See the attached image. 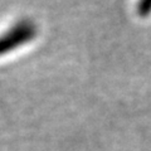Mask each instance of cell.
Returning <instances> with one entry per match:
<instances>
[{
	"label": "cell",
	"mask_w": 151,
	"mask_h": 151,
	"mask_svg": "<svg viewBox=\"0 0 151 151\" xmlns=\"http://www.w3.org/2000/svg\"><path fill=\"white\" fill-rule=\"evenodd\" d=\"M37 35V27L29 19H23L0 35V57L30 42Z\"/></svg>",
	"instance_id": "cell-1"
},
{
	"label": "cell",
	"mask_w": 151,
	"mask_h": 151,
	"mask_svg": "<svg viewBox=\"0 0 151 151\" xmlns=\"http://www.w3.org/2000/svg\"><path fill=\"white\" fill-rule=\"evenodd\" d=\"M139 17H147L151 13V0H139L136 5Z\"/></svg>",
	"instance_id": "cell-2"
}]
</instances>
